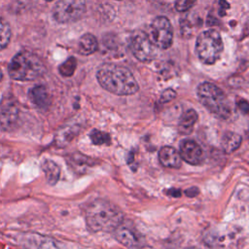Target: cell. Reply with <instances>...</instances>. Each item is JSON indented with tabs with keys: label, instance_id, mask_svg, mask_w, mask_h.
<instances>
[{
	"label": "cell",
	"instance_id": "obj_1",
	"mask_svg": "<svg viewBox=\"0 0 249 249\" xmlns=\"http://www.w3.org/2000/svg\"><path fill=\"white\" fill-rule=\"evenodd\" d=\"M96 79L104 89L117 95H130L139 89L133 74L126 67L114 63L102 64Z\"/></svg>",
	"mask_w": 249,
	"mask_h": 249
},
{
	"label": "cell",
	"instance_id": "obj_2",
	"mask_svg": "<svg viewBox=\"0 0 249 249\" xmlns=\"http://www.w3.org/2000/svg\"><path fill=\"white\" fill-rule=\"evenodd\" d=\"M85 219L92 231H112L124 221V215L116 205L97 198L85 207Z\"/></svg>",
	"mask_w": 249,
	"mask_h": 249
},
{
	"label": "cell",
	"instance_id": "obj_3",
	"mask_svg": "<svg viewBox=\"0 0 249 249\" xmlns=\"http://www.w3.org/2000/svg\"><path fill=\"white\" fill-rule=\"evenodd\" d=\"M46 71L43 61L34 53L22 51L17 53L8 66L12 79L17 81H33L41 77Z\"/></svg>",
	"mask_w": 249,
	"mask_h": 249
},
{
	"label": "cell",
	"instance_id": "obj_4",
	"mask_svg": "<svg viewBox=\"0 0 249 249\" xmlns=\"http://www.w3.org/2000/svg\"><path fill=\"white\" fill-rule=\"evenodd\" d=\"M197 96L201 104L217 118L227 120L231 111L224 91L216 85L204 82L197 88Z\"/></svg>",
	"mask_w": 249,
	"mask_h": 249
},
{
	"label": "cell",
	"instance_id": "obj_5",
	"mask_svg": "<svg viewBox=\"0 0 249 249\" xmlns=\"http://www.w3.org/2000/svg\"><path fill=\"white\" fill-rule=\"evenodd\" d=\"M224 44L220 32L216 29L202 31L196 39V52L199 60L204 64H214L221 56Z\"/></svg>",
	"mask_w": 249,
	"mask_h": 249
},
{
	"label": "cell",
	"instance_id": "obj_6",
	"mask_svg": "<svg viewBox=\"0 0 249 249\" xmlns=\"http://www.w3.org/2000/svg\"><path fill=\"white\" fill-rule=\"evenodd\" d=\"M85 12V0H59L53 9V17L58 23H71L80 19Z\"/></svg>",
	"mask_w": 249,
	"mask_h": 249
},
{
	"label": "cell",
	"instance_id": "obj_7",
	"mask_svg": "<svg viewBox=\"0 0 249 249\" xmlns=\"http://www.w3.org/2000/svg\"><path fill=\"white\" fill-rule=\"evenodd\" d=\"M152 43L161 50H166L172 45L173 29L169 19L165 17L156 18L150 26V35H148Z\"/></svg>",
	"mask_w": 249,
	"mask_h": 249
},
{
	"label": "cell",
	"instance_id": "obj_8",
	"mask_svg": "<svg viewBox=\"0 0 249 249\" xmlns=\"http://www.w3.org/2000/svg\"><path fill=\"white\" fill-rule=\"evenodd\" d=\"M132 54L141 62H150L157 57L158 48L152 43L147 34L142 31L135 32L130 40Z\"/></svg>",
	"mask_w": 249,
	"mask_h": 249
},
{
	"label": "cell",
	"instance_id": "obj_9",
	"mask_svg": "<svg viewBox=\"0 0 249 249\" xmlns=\"http://www.w3.org/2000/svg\"><path fill=\"white\" fill-rule=\"evenodd\" d=\"M237 238V230L233 227L224 225L209 229L203 235V240L207 246H228L235 242Z\"/></svg>",
	"mask_w": 249,
	"mask_h": 249
},
{
	"label": "cell",
	"instance_id": "obj_10",
	"mask_svg": "<svg viewBox=\"0 0 249 249\" xmlns=\"http://www.w3.org/2000/svg\"><path fill=\"white\" fill-rule=\"evenodd\" d=\"M18 241L25 249H60L54 239L38 233H23Z\"/></svg>",
	"mask_w": 249,
	"mask_h": 249
},
{
	"label": "cell",
	"instance_id": "obj_11",
	"mask_svg": "<svg viewBox=\"0 0 249 249\" xmlns=\"http://www.w3.org/2000/svg\"><path fill=\"white\" fill-rule=\"evenodd\" d=\"M179 155L181 159L192 165H199L204 160V152L195 141L184 139L180 143Z\"/></svg>",
	"mask_w": 249,
	"mask_h": 249
},
{
	"label": "cell",
	"instance_id": "obj_12",
	"mask_svg": "<svg viewBox=\"0 0 249 249\" xmlns=\"http://www.w3.org/2000/svg\"><path fill=\"white\" fill-rule=\"evenodd\" d=\"M116 239L123 245L129 248H137L141 245L142 237L131 225L124 221L114 230Z\"/></svg>",
	"mask_w": 249,
	"mask_h": 249
},
{
	"label": "cell",
	"instance_id": "obj_13",
	"mask_svg": "<svg viewBox=\"0 0 249 249\" xmlns=\"http://www.w3.org/2000/svg\"><path fill=\"white\" fill-rule=\"evenodd\" d=\"M18 107L17 103L9 98L3 99L0 104V125L3 129H12L18 119Z\"/></svg>",
	"mask_w": 249,
	"mask_h": 249
},
{
	"label": "cell",
	"instance_id": "obj_14",
	"mask_svg": "<svg viewBox=\"0 0 249 249\" xmlns=\"http://www.w3.org/2000/svg\"><path fill=\"white\" fill-rule=\"evenodd\" d=\"M160 162L169 168H179L182 164V159L176 149L170 146L162 147L159 152Z\"/></svg>",
	"mask_w": 249,
	"mask_h": 249
},
{
	"label": "cell",
	"instance_id": "obj_15",
	"mask_svg": "<svg viewBox=\"0 0 249 249\" xmlns=\"http://www.w3.org/2000/svg\"><path fill=\"white\" fill-rule=\"evenodd\" d=\"M28 95L31 102L40 109H46L51 104V95L45 86L39 85L32 88Z\"/></svg>",
	"mask_w": 249,
	"mask_h": 249
},
{
	"label": "cell",
	"instance_id": "obj_16",
	"mask_svg": "<svg viewBox=\"0 0 249 249\" xmlns=\"http://www.w3.org/2000/svg\"><path fill=\"white\" fill-rule=\"evenodd\" d=\"M197 118V113L194 109H189L186 112H184L178 124L179 133L183 135L190 134L194 129V125L196 123Z\"/></svg>",
	"mask_w": 249,
	"mask_h": 249
},
{
	"label": "cell",
	"instance_id": "obj_17",
	"mask_svg": "<svg viewBox=\"0 0 249 249\" xmlns=\"http://www.w3.org/2000/svg\"><path fill=\"white\" fill-rule=\"evenodd\" d=\"M98 49V42L95 36L90 33L82 35L78 42V53L82 55H89Z\"/></svg>",
	"mask_w": 249,
	"mask_h": 249
},
{
	"label": "cell",
	"instance_id": "obj_18",
	"mask_svg": "<svg viewBox=\"0 0 249 249\" xmlns=\"http://www.w3.org/2000/svg\"><path fill=\"white\" fill-rule=\"evenodd\" d=\"M79 132V127L77 125H65L60 127L54 136V142L58 147H65L69 142L73 140V138Z\"/></svg>",
	"mask_w": 249,
	"mask_h": 249
},
{
	"label": "cell",
	"instance_id": "obj_19",
	"mask_svg": "<svg viewBox=\"0 0 249 249\" xmlns=\"http://www.w3.org/2000/svg\"><path fill=\"white\" fill-rule=\"evenodd\" d=\"M242 142V138L238 133L232 131H227L224 133L221 141V146L225 153L231 154L237 150Z\"/></svg>",
	"mask_w": 249,
	"mask_h": 249
},
{
	"label": "cell",
	"instance_id": "obj_20",
	"mask_svg": "<svg viewBox=\"0 0 249 249\" xmlns=\"http://www.w3.org/2000/svg\"><path fill=\"white\" fill-rule=\"evenodd\" d=\"M42 170L45 173L47 182L53 186L57 183L60 176V168L59 166L52 160H44L41 164Z\"/></svg>",
	"mask_w": 249,
	"mask_h": 249
},
{
	"label": "cell",
	"instance_id": "obj_21",
	"mask_svg": "<svg viewBox=\"0 0 249 249\" xmlns=\"http://www.w3.org/2000/svg\"><path fill=\"white\" fill-rule=\"evenodd\" d=\"M11 39V28L6 20L0 18V51L6 48Z\"/></svg>",
	"mask_w": 249,
	"mask_h": 249
},
{
	"label": "cell",
	"instance_id": "obj_22",
	"mask_svg": "<svg viewBox=\"0 0 249 249\" xmlns=\"http://www.w3.org/2000/svg\"><path fill=\"white\" fill-rule=\"evenodd\" d=\"M76 66H77V60L74 57H69L58 67V70L63 77H70L75 72Z\"/></svg>",
	"mask_w": 249,
	"mask_h": 249
},
{
	"label": "cell",
	"instance_id": "obj_23",
	"mask_svg": "<svg viewBox=\"0 0 249 249\" xmlns=\"http://www.w3.org/2000/svg\"><path fill=\"white\" fill-rule=\"evenodd\" d=\"M89 137L94 145H103L110 143V135L104 131L93 129L90 132Z\"/></svg>",
	"mask_w": 249,
	"mask_h": 249
},
{
	"label": "cell",
	"instance_id": "obj_24",
	"mask_svg": "<svg viewBox=\"0 0 249 249\" xmlns=\"http://www.w3.org/2000/svg\"><path fill=\"white\" fill-rule=\"evenodd\" d=\"M196 0H176L175 9L178 12H187L196 4Z\"/></svg>",
	"mask_w": 249,
	"mask_h": 249
},
{
	"label": "cell",
	"instance_id": "obj_25",
	"mask_svg": "<svg viewBox=\"0 0 249 249\" xmlns=\"http://www.w3.org/2000/svg\"><path fill=\"white\" fill-rule=\"evenodd\" d=\"M176 97V91L172 89H166L165 90L162 91V93L160 94V101L161 103H166L171 101L172 99H174Z\"/></svg>",
	"mask_w": 249,
	"mask_h": 249
},
{
	"label": "cell",
	"instance_id": "obj_26",
	"mask_svg": "<svg viewBox=\"0 0 249 249\" xmlns=\"http://www.w3.org/2000/svg\"><path fill=\"white\" fill-rule=\"evenodd\" d=\"M237 106L238 108L241 110V112H243L244 114L248 113V109H249V105L248 102L245 99H241L237 102Z\"/></svg>",
	"mask_w": 249,
	"mask_h": 249
},
{
	"label": "cell",
	"instance_id": "obj_27",
	"mask_svg": "<svg viewBox=\"0 0 249 249\" xmlns=\"http://www.w3.org/2000/svg\"><path fill=\"white\" fill-rule=\"evenodd\" d=\"M219 5H220V7H221L219 13H220V15H221L222 17H224V16L226 15V11L230 8V5H229V3H228L226 0H220Z\"/></svg>",
	"mask_w": 249,
	"mask_h": 249
},
{
	"label": "cell",
	"instance_id": "obj_28",
	"mask_svg": "<svg viewBox=\"0 0 249 249\" xmlns=\"http://www.w3.org/2000/svg\"><path fill=\"white\" fill-rule=\"evenodd\" d=\"M198 193H199V190H198L196 187H192V188L187 189V190L185 191L186 196H190V197H194V196H197Z\"/></svg>",
	"mask_w": 249,
	"mask_h": 249
},
{
	"label": "cell",
	"instance_id": "obj_29",
	"mask_svg": "<svg viewBox=\"0 0 249 249\" xmlns=\"http://www.w3.org/2000/svg\"><path fill=\"white\" fill-rule=\"evenodd\" d=\"M167 194H168L169 196H174V197H178V196H181V192H180V190H178V189H171V190H168Z\"/></svg>",
	"mask_w": 249,
	"mask_h": 249
},
{
	"label": "cell",
	"instance_id": "obj_30",
	"mask_svg": "<svg viewBox=\"0 0 249 249\" xmlns=\"http://www.w3.org/2000/svg\"><path fill=\"white\" fill-rule=\"evenodd\" d=\"M185 249H199V248H197V247H194V246H192V247H187V248H185Z\"/></svg>",
	"mask_w": 249,
	"mask_h": 249
},
{
	"label": "cell",
	"instance_id": "obj_31",
	"mask_svg": "<svg viewBox=\"0 0 249 249\" xmlns=\"http://www.w3.org/2000/svg\"><path fill=\"white\" fill-rule=\"evenodd\" d=\"M1 79H2V71L0 69V81H1Z\"/></svg>",
	"mask_w": 249,
	"mask_h": 249
},
{
	"label": "cell",
	"instance_id": "obj_32",
	"mask_svg": "<svg viewBox=\"0 0 249 249\" xmlns=\"http://www.w3.org/2000/svg\"><path fill=\"white\" fill-rule=\"evenodd\" d=\"M45 1H48V2H50V1H53V0H45Z\"/></svg>",
	"mask_w": 249,
	"mask_h": 249
},
{
	"label": "cell",
	"instance_id": "obj_33",
	"mask_svg": "<svg viewBox=\"0 0 249 249\" xmlns=\"http://www.w3.org/2000/svg\"><path fill=\"white\" fill-rule=\"evenodd\" d=\"M119 1H120V0H119Z\"/></svg>",
	"mask_w": 249,
	"mask_h": 249
}]
</instances>
